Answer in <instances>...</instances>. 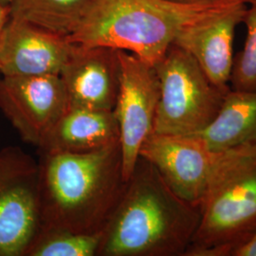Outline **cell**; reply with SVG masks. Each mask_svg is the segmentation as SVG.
I'll return each mask as SVG.
<instances>
[{
	"label": "cell",
	"mask_w": 256,
	"mask_h": 256,
	"mask_svg": "<svg viewBox=\"0 0 256 256\" xmlns=\"http://www.w3.org/2000/svg\"><path fill=\"white\" fill-rule=\"evenodd\" d=\"M238 0L178 4L166 0H92L68 40L136 55L155 66L183 30L207 23L234 8Z\"/></svg>",
	"instance_id": "3"
},
{
	"label": "cell",
	"mask_w": 256,
	"mask_h": 256,
	"mask_svg": "<svg viewBox=\"0 0 256 256\" xmlns=\"http://www.w3.org/2000/svg\"><path fill=\"white\" fill-rule=\"evenodd\" d=\"M60 72L70 108L113 111L120 88L118 50L74 44Z\"/></svg>",
	"instance_id": "11"
},
{
	"label": "cell",
	"mask_w": 256,
	"mask_h": 256,
	"mask_svg": "<svg viewBox=\"0 0 256 256\" xmlns=\"http://www.w3.org/2000/svg\"><path fill=\"white\" fill-rule=\"evenodd\" d=\"M119 140L114 111L68 108L37 148L40 154H84Z\"/></svg>",
	"instance_id": "13"
},
{
	"label": "cell",
	"mask_w": 256,
	"mask_h": 256,
	"mask_svg": "<svg viewBox=\"0 0 256 256\" xmlns=\"http://www.w3.org/2000/svg\"><path fill=\"white\" fill-rule=\"evenodd\" d=\"M173 3H178V4H200V3H209V2H214L220 0H166Z\"/></svg>",
	"instance_id": "20"
},
{
	"label": "cell",
	"mask_w": 256,
	"mask_h": 256,
	"mask_svg": "<svg viewBox=\"0 0 256 256\" xmlns=\"http://www.w3.org/2000/svg\"><path fill=\"white\" fill-rule=\"evenodd\" d=\"M118 55L119 94L113 111L119 124L122 174L128 180L140 148L154 132L160 90L154 66L124 50H118Z\"/></svg>",
	"instance_id": "8"
},
{
	"label": "cell",
	"mask_w": 256,
	"mask_h": 256,
	"mask_svg": "<svg viewBox=\"0 0 256 256\" xmlns=\"http://www.w3.org/2000/svg\"><path fill=\"white\" fill-rule=\"evenodd\" d=\"M42 227L101 232L126 180L120 140L84 154H40Z\"/></svg>",
	"instance_id": "2"
},
{
	"label": "cell",
	"mask_w": 256,
	"mask_h": 256,
	"mask_svg": "<svg viewBox=\"0 0 256 256\" xmlns=\"http://www.w3.org/2000/svg\"><path fill=\"white\" fill-rule=\"evenodd\" d=\"M232 256H256V228L247 242L238 248Z\"/></svg>",
	"instance_id": "18"
},
{
	"label": "cell",
	"mask_w": 256,
	"mask_h": 256,
	"mask_svg": "<svg viewBox=\"0 0 256 256\" xmlns=\"http://www.w3.org/2000/svg\"><path fill=\"white\" fill-rule=\"evenodd\" d=\"M92 0H10V18L70 36Z\"/></svg>",
	"instance_id": "15"
},
{
	"label": "cell",
	"mask_w": 256,
	"mask_h": 256,
	"mask_svg": "<svg viewBox=\"0 0 256 256\" xmlns=\"http://www.w3.org/2000/svg\"><path fill=\"white\" fill-rule=\"evenodd\" d=\"M74 46L68 36L10 18L0 40V76L59 75Z\"/></svg>",
	"instance_id": "10"
},
{
	"label": "cell",
	"mask_w": 256,
	"mask_h": 256,
	"mask_svg": "<svg viewBox=\"0 0 256 256\" xmlns=\"http://www.w3.org/2000/svg\"><path fill=\"white\" fill-rule=\"evenodd\" d=\"M154 66L160 95L153 133L186 136L207 128L230 88L214 84L192 55L174 43Z\"/></svg>",
	"instance_id": "4"
},
{
	"label": "cell",
	"mask_w": 256,
	"mask_h": 256,
	"mask_svg": "<svg viewBox=\"0 0 256 256\" xmlns=\"http://www.w3.org/2000/svg\"><path fill=\"white\" fill-rule=\"evenodd\" d=\"M242 23L246 26L247 36L243 50L234 57L230 88L256 92V0L246 3Z\"/></svg>",
	"instance_id": "17"
},
{
	"label": "cell",
	"mask_w": 256,
	"mask_h": 256,
	"mask_svg": "<svg viewBox=\"0 0 256 256\" xmlns=\"http://www.w3.org/2000/svg\"><path fill=\"white\" fill-rule=\"evenodd\" d=\"M200 220V207L174 194L140 156L101 232L97 256H184Z\"/></svg>",
	"instance_id": "1"
},
{
	"label": "cell",
	"mask_w": 256,
	"mask_h": 256,
	"mask_svg": "<svg viewBox=\"0 0 256 256\" xmlns=\"http://www.w3.org/2000/svg\"><path fill=\"white\" fill-rule=\"evenodd\" d=\"M245 10L246 4L238 3L216 18L183 30L174 40V44L192 55L210 81L222 88H230L234 34Z\"/></svg>",
	"instance_id": "12"
},
{
	"label": "cell",
	"mask_w": 256,
	"mask_h": 256,
	"mask_svg": "<svg viewBox=\"0 0 256 256\" xmlns=\"http://www.w3.org/2000/svg\"><path fill=\"white\" fill-rule=\"evenodd\" d=\"M256 156V144L214 151L192 135L155 133L140 150L174 194L200 207L224 176Z\"/></svg>",
	"instance_id": "5"
},
{
	"label": "cell",
	"mask_w": 256,
	"mask_h": 256,
	"mask_svg": "<svg viewBox=\"0 0 256 256\" xmlns=\"http://www.w3.org/2000/svg\"><path fill=\"white\" fill-rule=\"evenodd\" d=\"M10 18V9L8 5H0V40L4 26Z\"/></svg>",
	"instance_id": "19"
},
{
	"label": "cell",
	"mask_w": 256,
	"mask_h": 256,
	"mask_svg": "<svg viewBox=\"0 0 256 256\" xmlns=\"http://www.w3.org/2000/svg\"><path fill=\"white\" fill-rule=\"evenodd\" d=\"M238 1H239V2H242V3H245V4H246V3H248L250 0H238Z\"/></svg>",
	"instance_id": "22"
},
{
	"label": "cell",
	"mask_w": 256,
	"mask_h": 256,
	"mask_svg": "<svg viewBox=\"0 0 256 256\" xmlns=\"http://www.w3.org/2000/svg\"><path fill=\"white\" fill-rule=\"evenodd\" d=\"M256 228V156L224 176L200 205L184 256H232Z\"/></svg>",
	"instance_id": "6"
},
{
	"label": "cell",
	"mask_w": 256,
	"mask_h": 256,
	"mask_svg": "<svg viewBox=\"0 0 256 256\" xmlns=\"http://www.w3.org/2000/svg\"><path fill=\"white\" fill-rule=\"evenodd\" d=\"M68 108L60 75L0 76V111L24 142L39 146Z\"/></svg>",
	"instance_id": "9"
},
{
	"label": "cell",
	"mask_w": 256,
	"mask_h": 256,
	"mask_svg": "<svg viewBox=\"0 0 256 256\" xmlns=\"http://www.w3.org/2000/svg\"><path fill=\"white\" fill-rule=\"evenodd\" d=\"M100 242L101 232L78 234L41 227L27 256H97Z\"/></svg>",
	"instance_id": "16"
},
{
	"label": "cell",
	"mask_w": 256,
	"mask_h": 256,
	"mask_svg": "<svg viewBox=\"0 0 256 256\" xmlns=\"http://www.w3.org/2000/svg\"><path fill=\"white\" fill-rule=\"evenodd\" d=\"M42 227L38 160L18 146L0 150V256H27Z\"/></svg>",
	"instance_id": "7"
},
{
	"label": "cell",
	"mask_w": 256,
	"mask_h": 256,
	"mask_svg": "<svg viewBox=\"0 0 256 256\" xmlns=\"http://www.w3.org/2000/svg\"><path fill=\"white\" fill-rule=\"evenodd\" d=\"M192 136L214 151L256 144V92L230 88L216 118Z\"/></svg>",
	"instance_id": "14"
},
{
	"label": "cell",
	"mask_w": 256,
	"mask_h": 256,
	"mask_svg": "<svg viewBox=\"0 0 256 256\" xmlns=\"http://www.w3.org/2000/svg\"><path fill=\"white\" fill-rule=\"evenodd\" d=\"M10 0H0V5H9Z\"/></svg>",
	"instance_id": "21"
}]
</instances>
